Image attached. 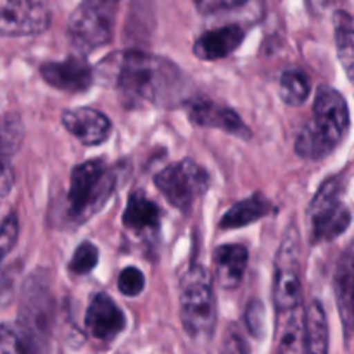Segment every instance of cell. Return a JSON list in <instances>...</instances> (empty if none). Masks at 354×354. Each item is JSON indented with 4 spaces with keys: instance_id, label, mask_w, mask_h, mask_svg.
Segmentation results:
<instances>
[{
    "instance_id": "1",
    "label": "cell",
    "mask_w": 354,
    "mask_h": 354,
    "mask_svg": "<svg viewBox=\"0 0 354 354\" xmlns=\"http://www.w3.org/2000/svg\"><path fill=\"white\" fill-rule=\"evenodd\" d=\"M130 107L175 106L187 100V78L166 57L142 50H127L104 59L97 68Z\"/></svg>"
},
{
    "instance_id": "2",
    "label": "cell",
    "mask_w": 354,
    "mask_h": 354,
    "mask_svg": "<svg viewBox=\"0 0 354 354\" xmlns=\"http://www.w3.org/2000/svg\"><path fill=\"white\" fill-rule=\"evenodd\" d=\"M351 127L349 107L344 95L332 86L317 90L313 120L296 138V154L306 161H322L344 140Z\"/></svg>"
},
{
    "instance_id": "3",
    "label": "cell",
    "mask_w": 354,
    "mask_h": 354,
    "mask_svg": "<svg viewBox=\"0 0 354 354\" xmlns=\"http://www.w3.org/2000/svg\"><path fill=\"white\" fill-rule=\"evenodd\" d=\"M118 175L104 159H90L76 166L69 178L66 216L73 223H85L99 213L114 194Z\"/></svg>"
},
{
    "instance_id": "4",
    "label": "cell",
    "mask_w": 354,
    "mask_h": 354,
    "mask_svg": "<svg viewBox=\"0 0 354 354\" xmlns=\"http://www.w3.org/2000/svg\"><path fill=\"white\" fill-rule=\"evenodd\" d=\"M180 317L187 335L197 342L213 337L216 327V299L206 268L194 265L180 280Z\"/></svg>"
},
{
    "instance_id": "5",
    "label": "cell",
    "mask_w": 354,
    "mask_h": 354,
    "mask_svg": "<svg viewBox=\"0 0 354 354\" xmlns=\"http://www.w3.org/2000/svg\"><path fill=\"white\" fill-rule=\"evenodd\" d=\"M346 185L344 175H335L318 189L308 209L311 244L335 241L351 225V209L344 201Z\"/></svg>"
},
{
    "instance_id": "6",
    "label": "cell",
    "mask_w": 354,
    "mask_h": 354,
    "mask_svg": "<svg viewBox=\"0 0 354 354\" xmlns=\"http://www.w3.org/2000/svg\"><path fill=\"white\" fill-rule=\"evenodd\" d=\"M154 183L173 207L189 214L194 203L206 194L209 175L192 159L169 165L154 176Z\"/></svg>"
},
{
    "instance_id": "7",
    "label": "cell",
    "mask_w": 354,
    "mask_h": 354,
    "mask_svg": "<svg viewBox=\"0 0 354 354\" xmlns=\"http://www.w3.org/2000/svg\"><path fill=\"white\" fill-rule=\"evenodd\" d=\"M301 249L299 234L294 227L286 232L275 258V280H273V303L277 313L301 306Z\"/></svg>"
},
{
    "instance_id": "8",
    "label": "cell",
    "mask_w": 354,
    "mask_h": 354,
    "mask_svg": "<svg viewBox=\"0 0 354 354\" xmlns=\"http://www.w3.org/2000/svg\"><path fill=\"white\" fill-rule=\"evenodd\" d=\"M116 10L83 0L69 16L68 33L80 52H92L109 44Z\"/></svg>"
},
{
    "instance_id": "9",
    "label": "cell",
    "mask_w": 354,
    "mask_h": 354,
    "mask_svg": "<svg viewBox=\"0 0 354 354\" xmlns=\"http://www.w3.org/2000/svg\"><path fill=\"white\" fill-rule=\"evenodd\" d=\"M44 280V277L33 275L24 286L17 327L26 332L38 346L45 349L48 330H50L52 297Z\"/></svg>"
},
{
    "instance_id": "10",
    "label": "cell",
    "mask_w": 354,
    "mask_h": 354,
    "mask_svg": "<svg viewBox=\"0 0 354 354\" xmlns=\"http://www.w3.org/2000/svg\"><path fill=\"white\" fill-rule=\"evenodd\" d=\"M44 0H0V37H31L50 26Z\"/></svg>"
},
{
    "instance_id": "11",
    "label": "cell",
    "mask_w": 354,
    "mask_h": 354,
    "mask_svg": "<svg viewBox=\"0 0 354 354\" xmlns=\"http://www.w3.org/2000/svg\"><path fill=\"white\" fill-rule=\"evenodd\" d=\"M185 106L190 121L197 127L216 128V130L234 135V137L242 138V140L251 138V130L245 127L241 116L230 107H225L209 99H203V97L187 100Z\"/></svg>"
},
{
    "instance_id": "12",
    "label": "cell",
    "mask_w": 354,
    "mask_h": 354,
    "mask_svg": "<svg viewBox=\"0 0 354 354\" xmlns=\"http://www.w3.org/2000/svg\"><path fill=\"white\" fill-rule=\"evenodd\" d=\"M40 75L50 86L69 93L86 92L93 85V69L83 55L47 62L40 68Z\"/></svg>"
},
{
    "instance_id": "13",
    "label": "cell",
    "mask_w": 354,
    "mask_h": 354,
    "mask_svg": "<svg viewBox=\"0 0 354 354\" xmlns=\"http://www.w3.org/2000/svg\"><path fill=\"white\" fill-rule=\"evenodd\" d=\"M85 327L99 341H113L127 327L124 313L107 294L99 292L90 299L85 315Z\"/></svg>"
},
{
    "instance_id": "14",
    "label": "cell",
    "mask_w": 354,
    "mask_h": 354,
    "mask_svg": "<svg viewBox=\"0 0 354 354\" xmlns=\"http://www.w3.org/2000/svg\"><path fill=\"white\" fill-rule=\"evenodd\" d=\"M66 130L85 145H99L109 137L111 121L106 114L92 107H78L62 113Z\"/></svg>"
},
{
    "instance_id": "15",
    "label": "cell",
    "mask_w": 354,
    "mask_h": 354,
    "mask_svg": "<svg viewBox=\"0 0 354 354\" xmlns=\"http://www.w3.org/2000/svg\"><path fill=\"white\" fill-rule=\"evenodd\" d=\"M245 38V31L237 24L209 30L194 44V55L201 61H218L234 54Z\"/></svg>"
},
{
    "instance_id": "16",
    "label": "cell",
    "mask_w": 354,
    "mask_h": 354,
    "mask_svg": "<svg viewBox=\"0 0 354 354\" xmlns=\"http://www.w3.org/2000/svg\"><path fill=\"white\" fill-rule=\"evenodd\" d=\"M249 252L245 245L225 244L214 249L213 263L216 270V282L223 289H235L241 286L248 268Z\"/></svg>"
},
{
    "instance_id": "17",
    "label": "cell",
    "mask_w": 354,
    "mask_h": 354,
    "mask_svg": "<svg viewBox=\"0 0 354 354\" xmlns=\"http://www.w3.org/2000/svg\"><path fill=\"white\" fill-rule=\"evenodd\" d=\"M123 225L137 235L156 234L161 225V209L142 190L131 192L123 213Z\"/></svg>"
},
{
    "instance_id": "18",
    "label": "cell",
    "mask_w": 354,
    "mask_h": 354,
    "mask_svg": "<svg viewBox=\"0 0 354 354\" xmlns=\"http://www.w3.org/2000/svg\"><path fill=\"white\" fill-rule=\"evenodd\" d=\"M304 349V311L303 306L277 313V351L275 354H303Z\"/></svg>"
},
{
    "instance_id": "19",
    "label": "cell",
    "mask_w": 354,
    "mask_h": 354,
    "mask_svg": "<svg viewBox=\"0 0 354 354\" xmlns=\"http://www.w3.org/2000/svg\"><path fill=\"white\" fill-rule=\"evenodd\" d=\"M335 297H337L339 313L344 325L346 341L349 344L353 332V249H346L344 256L339 261L334 279Z\"/></svg>"
},
{
    "instance_id": "20",
    "label": "cell",
    "mask_w": 354,
    "mask_h": 354,
    "mask_svg": "<svg viewBox=\"0 0 354 354\" xmlns=\"http://www.w3.org/2000/svg\"><path fill=\"white\" fill-rule=\"evenodd\" d=\"M272 203L263 194L256 192L251 197H248V199L232 206L221 218L220 228L234 230V228L248 227V225L254 223V221L261 220L266 214L272 213Z\"/></svg>"
},
{
    "instance_id": "21",
    "label": "cell",
    "mask_w": 354,
    "mask_h": 354,
    "mask_svg": "<svg viewBox=\"0 0 354 354\" xmlns=\"http://www.w3.org/2000/svg\"><path fill=\"white\" fill-rule=\"evenodd\" d=\"M303 354H328L327 315L320 301H311L304 313V349Z\"/></svg>"
},
{
    "instance_id": "22",
    "label": "cell",
    "mask_w": 354,
    "mask_h": 354,
    "mask_svg": "<svg viewBox=\"0 0 354 354\" xmlns=\"http://www.w3.org/2000/svg\"><path fill=\"white\" fill-rule=\"evenodd\" d=\"M335 45H337L339 61L344 66V71L349 80H353L354 69V30L353 17L346 10H335L334 14Z\"/></svg>"
},
{
    "instance_id": "23",
    "label": "cell",
    "mask_w": 354,
    "mask_h": 354,
    "mask_svg": "<svg viewBox=\"0 0 354 354\" xmlns=\"http://www.w3.org/2000/svg\"><path fill=\"white\" fill-rule=\"evenodd\" d=\"M311 93L308 76L301 69H287L280 78V99L290 107L303 106Z\"/></svg>"
},
{
    "instance_id": "24",
    "label": "cell",
    "mask_w": 354,
    "mask_h": 354,
    "mask_svg": "<svg viewBox=\"0 0 354 354\" xmlns=\"http://www.w3.org/2000/svg\"><path fill=\"white\" fill-rule=\"evenodd\" d=\"M45 349L38 346L26 332L19 327L0 325V354H44Z\"/></svg>"
},
{
    "instance_id": "25",
    "label": "cell",
    "mask_w": 354,
    "mask_h": 354,
    "mask_svg": "<svg viewBox=\"0 0 354 354\" xmlns=\"http://www.w3.org/2000/svg\"><path fill=\"white\" fill-rule=\"evenodd\" d=\"M97 261H99V249H97V245L92 244V242H82L76 248L68 268L73 275L83 277L88 275L95 268Z\"/></svg>"
},
{
    "instance_id": "26",
    "label": "cell",
    "mask_w": 354,
    "mask_h": 354,
    "mask_svg": "<svg viewBox=\"0 0 354 354\" xmlns=\"http://www.w3.org/2000/svg\"><path fill=\"white\" fill-rule=\"evenodd\" d=\"M21 140H23V128H21L19 121H0V158L14 154L19 147Z\"/></svg>"
},
{
    "instance_id": "27",
    "label": "cell",
    "mask_w": 354,
    "mask_h": 354,
    "mask_svg": "<svg viewBox=\"0 0 354 354\" xmlns=\"http://www.w3.org/2000/svg\"><path fill=\"white\" fill-rule=\"evenodd\" d=\"M145 287V277L138 268L128 266V268L121 270L120 277H118V289L123 296L135 297L144 290Z\"/></svg>"
},
{
    "instance_id": "28",
    "label": "cell",
    "mask_w": 354,
    "mask_h": 354,
    "mask_svg": "<svg viewBox=\"0 0 354 354\" xmlns=\"http://www.w3.org/2000/svg\"><path fill=\"white\" fill-rule=\"evenodd\" d=\"M19 235V221L16 213H10L0 225V261L12 251Z\"/></svg>"
},
{
    "instance_id": "29",
    "label": "cell",
    "mask_w": 354,
    "mask_h": 354,
    "mask_svg": "<svg viewBox=\"0 0 354 354\" xmlns=\"http://www.w3.org/2000/svg\"><path fill=\"white\" fill-rule=\"evenodd\" d=\"M248 2L249 0H197V10L201 14H216L237 9Z\"/></svg>"
},
{
    "instance_id": "30",
    "label": "cell",
    "mask_w": 354,
    "mask_h": 354,
    "mask_svg": "<svg viewBox=\"0 0 354 354\" xmlns=\"http://www.w3.org/2000/svg\"><path fill=\"white\" fill-rule=\"evenodd\" d=\"M245 324H248V328L254 337H261L263 332H265V310H263L261 303H252L248 308Z\"/></svg>"
},
{
    "instance_id": "31",
    "label": "cell",
    "mask_w": 354,
    "mask_h": 354,
    "mask_svg": "<svg viewBox=\"0 0 354 354\" xmlns=\"http://www.w3.org/2000/svg\"><path fill=\"white\" fill-rule=\"evenodd\" d=\"M221 354H249V346L244 335L235 328L228 330L221 346Z\"/></svg>"
},
{
    "instance_id": "32",
    "label": "cell",
    "mask_w": 354,
    "mask_h": 354,
    "mask_svg": "<svg viewBox=\"0 0 354 354\" xmlns=\"http://www.w3.org/2000/svg\"><path fill=\"white\" fill-rule=\"evenodd\" d=\"M14 294V275L9 272L0 273V311L6 310L12 301Z\"/></svg>"
},
{
    "instance_id": "33",
    "label": "cell",
    "mask_w": 354,
    "mask_h": 354,
    "mask_svg": "<svg viewBox=\"0 0 354 354\" xmlns=\"http://www.w3.org/2000/svg\"><path fill=\"white\" fill-rule=\"evenodd\" d=\"M14 187V171L9 165L0 161V197L9 196Z\"/></svg>"
},
{
    "instance_id": "34",
    "label": "cell",
    "mask_w": 354,
    "mask_h": 354,
    "mask_svg": "<svg viewBox=\"0 0 354 354\" xmlns=\"http://www.w3.org/2000/svg\"><path fill=\"white\" fill-rule=\"evenodd\" d=\"M306 2H308V6H310V9L313 10V12L320 14V12H324L327 7H330V3L334 2V0H306Z\"/></svg>"
},
{
    "instance_id": "35",
    "label": "cell",
    "mask_w": 354,
    "mask_h": 354,
    "mask_svg": "<svg viewBox=\"0 0 354 354\" xmlns=\"http://www.w3.org/2000/svg\"><path fill=\"white\" fill-rule=\"evenodd\" d=\"M88 2H92V3H97V6L107 7V9H113V10H116L118 3H120L121 0H88Z\"/></svg>"
}]
</instances>
